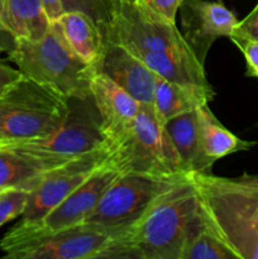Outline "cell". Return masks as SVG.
Segmentation results:
<instances>
[{
    "instance_id": "8992f818",
    "label": "cell",
    "mask_w": 258,
    "mask_h": 259,
    "mask_svg": "<svg viewBox=\"0 0 258 259\" xmlns=\"http://www.w3.org/2000/svg\"><path fill=\"white\" fill-rule=\"evenodd\" d=\"M67 101L68 115L55 133L35 141H13L5 146L40 159L50 169L109 149L93 96L71 98Z\"/></svg>"
},
{
    "instance_id": "f546056e",
    "label": "cell",
    "mask_w": 258,
    "mask_h": 259,
    "mask_svg": "<svg viewBox=\"0 0 258 259\" xmlns=\"http://www.w3.org/2000/svg\"><path fill=\"white\" fill-rule=\"evenodd\" d=\"M7 143H9V141H8V139H5L4 137L0 134V146H4V144H7Z\"/></svg>"
},
{
    "instance_id": "5b68a950",
    "label": "cell",
    "mask_w": 258,
    "mask_h": 259,
    "mask_svg": "<svg viewBox=\"0 0 258 259\" xmlns=\"http://www.w3.org/2000/svg\"><path fill=\"white\" fill-rule=\"evenodd\" d=\"M105 163L120 174L189 175L154 110L141 106L131 128L109 146Z\"/></svg>"
},
{
    "instance_id": "d4e9b609",
    "label": "cell",
    "mask_w": 258,
    "mask_h": 259,
    "mask_svg": "<svg viewBox=\"0 0 258 259\" xmlns=\"http://www.w3.org/2000/svg\"><path fill=\"white\" fill-rule=\"evenodd\" d=\"M238 48L243 52L247 62V72L249 77L258 78V42L255 40L240 39V38H229Z\"/></svg>"
},
{
    "instance_id": "3957f363",
    "label": "cell",
    "mask_w": 258,
    "mask_h": 259,
    "mask_svg": "<svg viewBox=\"0 0 258 259\" xmlns=\"http://www.w3.org/2000/svg\"><path fill=\"white\" fill-rule=\"evenodd\" d=\"M8 56L25 77L66 100L91 95L95 67L71 50L53 22L40 39H18L17 48Z\"/></svg>"
},
{
    "instance_id": "7a4b0ae2",
    "label": "cell",
    "mask_w": 258,
    "mask_h": 259,
    "mask_svg": "<svg viewBox=\"0 0 258 259\" xmlns=\"http://www.w3.org/2000/svg\"><path fill=\"white\" fill-rule=\"evenodd\" d=\"M210 220L239 259H258V175L192 174Z\"/></svg>"
},
{
    "instance_id": "484cf974",
    "label": "cell",
    "mask_w": 258,
    "mask_h": 259,
    "mask_svg": "<svg viewBox=\"0 0 258 259\" xmlns=\"http://www.w3.org/2000/svg\"><path fill=\"white\" fill-rule=\"evenodd\" d=\"M151 9L176 23V15L184 0H143Z\"/></svg>"
},
{
    "instance_id": "8fae6325",
    "label": "cell",
    "mask_w": 258,
    "mask_h": 259,
    "mask_svg": "<svg viewBox=\"0 0 258 259\" xmlns=\"http://www.w3.org/2000/svg\"><path fill=\"white\" fill-rule=\"evenodd\" d=\"M185 40L204 65L210 48L218 38L230 37L237 17L222 2L184 0L180 7Z\"/></svg>"
},
{
    "instance_id": "1f68e13d",
    "label": "cell",
    "mask_w": 258,
    "mask_h": 259,
    "mask_svg": "<svg viewBox=\"0 0 258 259\" xmlns=\"http://www.w3.org/2000/svg\"><path fill=\"white\" fill-rule=\"evenodd\" d=\"M2 192H3V191H0V194H2Z\"/></svg>"
},
{
    "instance_id": "52a82bcc",
    "label": "cell",
    "mask_w": 258,
    "mask_h": 259,
    "mask_svg": "<svg viewBox=\"0 0 258 259\" xmlns=\"http://www.w3.org/2000/svg\"><path fill=\"white\" fill-rule=\"evenodd\" d=\"M113 234L96 225L37 232L19 222L3 237L0 249L12 259H103Z\"/></svg>"
},
{
    "instance_id": "7c38bea8",
    "label": "cell",
    "mask_w": 258,
    "mask_h": 259,
    "mask_svg": "<svg viewBox=\"0 0 258 259\" xmlns=\"http://www.w3.org/2000/svg\"><path fill=\"white\" fill-rule=\"evenodd\" d=\"M120 175L105 163L101 164L82 185L71 192L58 206L39 222L20 220L37 232H53L72 225L82 224L95 210L96 205L114 180Z\"/></svg>"
},
{
    "instance_id": "ba28073f",
    "label": "cell",
    "mask_w": 258,
    "mask_h": 259,
    "mask_svg": "<svg viewBox=\"0 0 258 259\" xmlns=\"http://www.w3.org/2000/svg\"><path fill=\"white\" fill-rule=\"evenodd\" d=\"M190 176L120 174L85 223L108 230L114 238L118 237L139 222L164 194Z\"/></svg>"
},
{
    "instance_id": "9c48e42d",
    "label": "cell",
    "mask_w": 258,
    "mask_h": 259,
    "mask_svg": "<svg viewBox=\"0 0 258 259\" xmlns=\"http://www.w3.org/2000/svg\"><path fill=\"white\" fill-rule=\"evenodd\" d=\"M103 33L106 39L132 53L194 55L176 23L154 12L143 0H121Z\"/></svg>"
},
{
    "instance_id": "2e32d148",
    "label": "cell",
    "mask_w": 258,
    "mask_h": 259,
    "mask_svg": "<svg viewBox=\"0 0 258 259\" xmlns=\"http://www.w3.org/2000/svg\"><path fill=\"white\" fill-rule=\"evenodd\" d=\"M52 22L71 50L96 70L103 56L105 35L95 20L80 12H65Z\"/></svg>"
},
{
    "instance_id": "4fadbf2b",
    "label": "cell",
    "mask_w": 258,
    "mask_h": 259,
    "mask_svg": "<svg viewBox=\"0 0 258 259\" xmlns=\"http://www.w3.org/2000/svg\"><path fill=\"white\" fill-rule=\"evenodd\" d=\"M96 71L108 76L116 85L133 96L141 106L153 109L154 90L158 76L154 75L138 57L118 43L105 38L103 56Z\"/></svg>"
},
{
    "instance_id": "d6986e66",
    "label": "cell",
    "mask_w": 258,
    "mask_h": 259,
    "mask_svg": "<svg viewBox=\"0 0 258 259\" xmlns=\"http://www.w3.org/2000/svg\"><path fill=\"white\" fill-rule=\"evenodd\" d=\"M50 171L40 159L18 149L0 146V191L23 189L32 191Z\"/></svg>"
},
{
    "instance_id": "9a60e30c",
    "label": "cell",
    "mask_w": 258,
    "mask_h": 259,
    "mask_svg": "<svg viewBox=\"0 0 258 259\" xmlns=\"http://www.w3.org/2000/svg\"><path fill=\"white\" fill-rule=\"evenodd\" d=\"M199 110V109H197ZM192 110L163 124L186 174H210L214 161L204 153L199 125V111Z\"/></svg>"
},
{
    "instance_id": "4dcf8cb0",
    "label": "cell",
    "mask_w": 258,
    "mask_h": 259,
    "mask_svg": "<svg viewBox=\"0 0 258 259\" xmlns=\"http://www.w3.org/2000/svg\"><path fill=\"white\" fill-rule=\"evenodd\" d=\"M2 2H3V0H0V5H2Z\"/></svg>"
},
{
    "instance_id": "83f0119b",
    "label": "cell",
    "mask_w": 258,
    "mask_h": 259,
    "mask_svg": "<svg viewBox=\"0 0 258 259\" xmlns=\"http://www.w3.org/2000/svg\"><path fill=\"white\" fill-rule=\"evenodd\" d=\"M17 46L18 38L0 23V52H5L9 55L17 48Z\"/></svg>"
},
{
    "instance_id": "4316f807",
    "label": "cell",
    "mask_w": 258,
    "mask_h": 259,
    "mask_svg": "<svg viewBox=\"0 0 258 259\" xmlns=\"http://www.w3.org/2000/svg\"><path fill=\"white\" fill-rule=\"evenodd\" d=\"M23 73L18 68L10 67L9 65L0 60V94L7 91L13 83L17 82Z\"/></svg>"
},
{
    "instance_id": "30bf717a",
    "label": "cell",
    "mask_w": 258,
    "mask_h": 259,
    "mask_svg": "<svg viewBox=\"0 0 258 259\" xmlns=\"http://www.w3.org/2000/svg\"><path fill=\"white\" fill-rule=\"evenodd\" d=\"M108 151L101 149L46 172L30 191L22 219L29 222L42 220L104 163Z\"/></svg>"
},
{
    "instance_id": "603a6c76",
    "label": "cell",
    "mask_w": 258,
    "mask_h": 259,
    "mask_svg": "<svg viewBox=\"0 0 258 259\" xmlns=\"http://www.w3.org/2000/svg\"><path fill=\"white\" fill-rule=\"evenodd\" d=\"M29 194V190L23 189L5 190L0 194V227L24 212Z\"/></svg>"
},
{
    "instance_id": "44dd1931",
    "label": "cell",
    "mask_w": 258,
    "mask_h": 259,
    "mask_svg": "<svg viewBox=\"0 0 258 259\" xmlns=\"http://www.w3.org/2000/svg\"><path fill=\"white\" fill-rule=\"evenodd\" d=\"M197 111L202 149L204 153L214 162L228 154L248 151L258 144V142L243 141L228 131L210 110L209 104L199 108Z\"/></svg>"
},
{
    "instance_id": "6da1fadb",
    "label": "cell",
    "mask_w": 258,
    "mask_h": 259,
    "mask_svg": "<svg viewBox=\"0 0 258 259\" xmlns=\"http://www.w3.org/2000/svg\"><path fill=\"white\" fill-rule=\"evenodd\" d=\"M201 209L190 176L164 194L133 227L113 238L103 259H181Z\"/></svg>"
},
{
    "instance_id": "277c9868",
    "label": "cell",
    "mask_w": 258,
    "mask_h": 259,
    "mask_svg": "<svg viewBox=\"0 0 258 259\" xmlns=\"http://www.w3.org/2000/svg\"><path fill=\"white\" fill-rule=\"evenodd\" d=\"M68 115V101L24 75L0 94V134L35 141L55 133Z\"/></svg>"
},
{
    "instance_id": "7402d4cb",
    "label": "cell",
    "mask_w": 258,
    "mask_h": 259,
    "mask_svg": "<svg viewBox=\"0 0 258 259\" xmlns=\"http://www.w3.org/2000/svg\"><path fill=\"white\" fill-rule=\"evenodd\" d=\"M121 0H61L63 13L80 12L89 15L101 30L111 22Z\"/></svg>"
},
{
    "instance_id": "5bb4252c",
    "label": "cell",
    "mask_w": 258,
    "mask_h": 259,
    "mask_svg": "<svg viewBox=\"0 0 258 259\" xmlns=\"http://www.w3.org/2000/svg\"><path fill=\"white\" fill-rule=\"evenodd\" d=\"M90 91L100 115L101 128L110 146L131 128L141 110V104L100 72H96L91 80Z\"/></svg>"
},
{
    "instance_id": "ffe728a7",
    "label": "cell",
    "mask_w": 258,
    "mask_h": 259,
    "mask_svg": "<svg viewBox=\"0 0 258 259\" xmlns=\"http://www.w3.org/2000/svg\"><path fill=\"white\" fill-rule=\"evenodd\" d=\"M181 259H239L214 227L204 205L192 224Z\"/></svg>"
},
{
    "instance_id": "ac0fdd59",
    "label": "cell",
    "mask_w": 258,
    "mask_h": 259,
    "mask_svg": "<svg viewBox=\"0 0 258 259\" xmlns=\"http://www.w3.org/2000/svg\"><path fill=\"white\" fill-rule=\"evenodd\" d=\"M0 23L18 39L27 40L40 39L51 25L42 0H3Z\"/></svg>"
},
{
    "instance_id": "e0dca14e",
    "label": "cell",
    "mask_w": 258,
    "mask_h": 259,
    "mask_svg": "<svg viewBox=\"0 0 258 259\" xmlns=\"http://www.w3.org/2000/svg\"><path fill=\"white\" fill-rule=\"evenodd\" d=\"M212 88L180 85L158 77L154 90L153 110L164 124L169 119L207 105L214 99Z\"/></svg>"
},
{
    "instance_id": "cb8c5ba5",
    "label": "cell",
    "mask_w": 258,
    "mask_h": 259,
    "mask_svg": "<svg viewBox=\"0 0 258 259\" xmlns=\"http://www.w3.org/2000/svg\"><path fill=\"white\" fill-rule=\"evenodd\" d=\"M229 38L255 40L258 42V4L243 20H238Z\"/></svg>"
},
{
    "instance_id": "f1b7e54d",
    "label": "cell",
    "mask_w": 258,
    "mask_h": 259,
    "mask_svg": "<svg viewBox=\"0 0 258 259\" xmlns=\"http://www.w3.org/2000/svg\"><path fill=\"white\" fill-rule=\"evenodd\" d=\"M43 4H45L46 12H47L48 18L50 20H56L61 14L63 13L62 4H61V0H42Z\"/></svg>"
}]
</instances>
